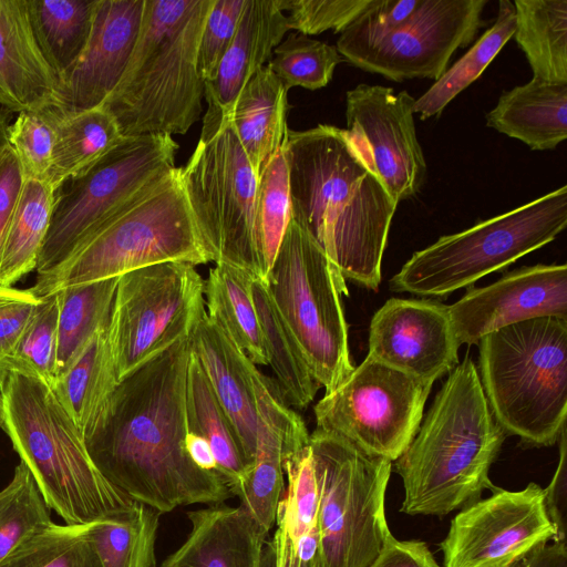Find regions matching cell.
Instances as JSON below:
<instances>
[{
  "label": "cell",
  "instance_id": "obj_1",
  "mask_svg": "<svg viewBox=\"0 0 567 567\" xmlns=\"http://www.w3.org/2000/svg\"><path fill=\"white\" fill-rule=\"evenodd\" d=\"M189 334L120 381L96 431L85 441L103 476L161 514L233 496L218 473L198 468L185 449Z\"/></svg>",
  "mask_w": 567,
  "mask_h": 567
},
{
  "label": "cell",
  "instance_id": "obj_2",
  "mask_svg": "<svg viewBox=\"0 0 567 567\" xmlns=\"http://www.w3.org/2000/svg\"><path fill=\"white\" fill-rule=\"evenodd\" d=\"M285 147L292 218L344 281L378 290L398 203L346 130L326 124L288 128Z\"/></svg>",
  "mask_w": 567,
  "mask_h": 567
},
{
  "label": "cell",
  "instance_id": "obj_3",
  "mask_svg": "<svg viewBox=\"0 0 567 567\" xmlns=\"http://www.w3.org/2000/svg\"><path fill=\"white\" fill-rule=\"evenodd\" d=\"M506 436L488 406L476 364L466 354L395 460L404 487L400 511L443 517L481 499L484 489L495 488L488 474Z\"/></svg>",
  "mask_w": 567,
  "mask_h": 567
},
{
  "label": "cell",
  "instance_id": "obj_4",
  "mask_svg": "<svg viewBox=\"0 0 567 567\" xmlns=\"http://www.w3.org/2000/svg\"><path fill=\"white\" fill-rule=\"evenodd\" d=\"M215 0H145L126 69L102 104L123 136L185 134L202 116L197 50Z\"/></svg>",
  "mask_w": 567,
  "mask_h": 567
},
{
  "label": "cell",
  "instance_id": "obj_5",
  "mask_svg": "<svg viewBox=\"0 0 567 567\" xmlns=\"http://www.w3.org/2000/svg\"><path fill=\"white\" fill-rule=\"evenodd\" d=\"M2 425L44 499L66 525L128 514L137 502L112 485L92 461L85 440L53 390L8 371L0 388Z\"/></svg>",
  "mask_w": 567,
  "mask_h": 567
},
{
  "label": "cell",
  "instance_id": "obj_6",
  "mask_svg": "<svg viewBox=\"0 0 567 567\" xmlns=\"http://www.w3.org/2000/svg\"><path fill=\"white\" fill-rule=\"evenodd\" d=\"M182 261L204 265L210 257L194 224L177 167L146 185L59 265L38 275L29 289L39 298L147 266Z\"/></svg>",
  "mask_w": 567,
  "mask_h": 567
},
{
  "label": "cell",
  "instance_id": "obj_7",
  "mask_svg": "<svg viewBox=\"0 0 567 567\" xmlns=\"http://www.w3.org/2000/svg\"><path fill=\"white\" fill-rule=\"evenodd\" d=\"M477 346L480 380L498 425L527 446L554 445L567 419V320L513 323Z\"/></svg>",
  "mask_w": 567,
  "mask_h": 567
},
{
  "label": "cell",
  "instance_id": "obj_8",
  "mask_svg": "<svg viewBox=\"0 0 567 567\" xmlns=\"http://www.w3.org/2000/svg\"><path fill=\"white\" fill-rule=\"evenodd\" d=\"M567 226V186L415 251L389 281L394 292L443 297L472 287L553 241Z\"/></svg>",
  "mask_w": 567,
  "mask_h": 567
},
{
  "label": "cell",
  "instance_id": "obj_9",
  "mask_svg": "<svg viewBox=\"0 0 567 567\" xmlns=\"http://www.w3.org/2000/svg\"><path fill=\"white\" fill-rule=\"evenodd\" d=\"M265 284L326 393L354 369L341 296L346 281L318 243L291 217Z\"/></svg>",
  "mask_w": 567,
  "mask_h": 567
},
{
  "label": "cell",
  "instance_id": "obj_10",
  "mask_svg": "<svg viewBox=\"0 0 567 567\" xmlns=\"http://www.w3.org/2000/svg\"><path fill=\"white\" fill-rule=\"evenodd\" d=\"M309 445L319 493L320 567H369L392 535L384 508L392 462L320 429Z\"/></svg>",
  "mask_w": 567,
  "mask_h": 567
},
{
  "label": "cell",
  "instance_id": "obj_11",
  "mask_svg": "<svg viewBox=\"0 0 567 567\" xmlns=\"http://www.w3.org/2000/svg\"><path fill=\"white\" fill-rule=\"evenodd\" d=\"M177 172L210 260L265 280L255 221L258 177L228 118L215 134L199 138Z\"/></svg>",
  "mask_w": 567,
  "mask_h": 567
},
{
  "label": "cell",
  "instance_id": "obj_12",
  "mask_svg": "<svg viewBox=\"0 0 567 567\" xmlns=\"http://www.w3.org/2000/svg\"><path fill=\"white\" fill-rule=\"evenodd\" d=\"M177 148L171 135L124 136L91 169L63 184L55 193L37 274L63 261L136 193L176 168Z\"/></svg>",
  "mask_w": 567,
  "mask_h": 567
},
{
  "label": "cell",
  "instance_id": "obj_13",
  "mask_svg": "<svg viewBox=\"0 0 567 567\" xmlns=\"http://www.w3.org/2000/svg\"><path fill=\"white\" fill-rule=\"evenodd\" d=\"M205 312L195 266L168 261L118 277L110 334L118 381L188 336Z\"/></svg>",
  "mask_w": 567,
  "mask_h": 567
},
{
  "label": "cell",
  "instance_id": "obj_14",
  "mask_svg": "<svg viewBox=\"0 0 567 567\" xmlns=\"http://www.w3.org/2000/svg\"><path fill=\"white\" fill-rule=\"evenodd\" d=\"M431 389L367 355L315 405L317 429L393 462L414 439Z\"/></svg>",
  "mask_w": 567,
  "mask_h": 567
},
{
  "label": "cell",
  "instance_id": "obj_15",
  "mask_svg": "<svg viewBox=\"0 0 567 567\" xmlns=\"http://www.w3.org/2000/svg\"><path fill=\"white\" fill-rule=\"evenodd\" d=\"M486 4V0H421L403 28L373 37L340 33L336 48L350 64L395 82L436 81L455 50L474 40L484 24Z\"/></svg>",
  "mask_w": 567,
  "mask_h": 567
},
{
  "label": "cell",
  "instance_id": "obj_16",
  "mask_svg": "<svg viewBox=\"0 0 567 567\" xmlns=\"http://www.w3.org/2000/svg\"><path fill=\"white\" fill-rule=\"evenodd\" d=\"M554 535L544 488L529 483L515 492L495 486L462 508L439 546L443 567H513Z\"/></svg>",
  "mask_w": 567,
  "mask_h": 567
},
{
  "label": "cell",
  "instance_id": "obj_17",
  "mask_svg": "<svg viewBox=\"0 0 567 567\" xmlns=\"http://www.w3.org/2000/svg\"><path fill=\"white\" fill-rule=\"evenodd\" d=\"M414 103L409 92L382 85L362 83L346 93V131L398 204L414 196L426 175Z\"/></svg>",
  "mask_w": 567,
  "mask_h": 567
},
{
  "label": "cell",
  "instance_id": "obj_18",
  "mask_svg": "<svg viewBox=\"0 0 567 567\" xmlns=\"http://www.w3.org/2000/svg\"><path fill=\"white\" fill-rule=\"evenodd\" d=\"M449 307L434 299L391 298L373 315L368 357L433 383L460 362Z\"/></svg>",
  "mask_w": 567,
  "mask_h": 567
},
{
  "label": "cell",
  "instance_id": "obj_19",
  "mask_svg": "<svg viewBox=\"0 0 567 567\" xmlns=\"http://www.w3.org/2000/svg\"><path fill=\"white\" fill-rule=\"evenodd\" d=\"M447 307L460 346L477 344L495 330L534 318L567 320V265L517 268L488 286L470 287Z\"/></svg>",
  "mask_w": 567,
  "mask_h": 567
},
{
  "label": "cell",
  "instance_id": "obj_20",
  "mask_svg": "<svg viewBox=\"0 0 567 567\" xmlns=\"http://www.w3.org/2000/svg\"><path fill=\"white\" fill-rule=\"evenodd\" d=\"M145 0H96L89 40L62 79L66 110L101 106L121 80L141 28Z\"/></svg>",
  "mask_w": 567,
  "mask_h": 567
},
{
  "label": "cell",
  "instance_id": "obj_21",
  "mask_svg": "<svg viewBox=\"0 0 567 567\" xmlns=\"http://www.w3.org/2000/svg\"><path fill=\"white\" fill-rule=\"evenodd\" d=\"M251 381L258 415L256 452L235 496L239 506L269 534L284 492L282 441L306 431L307 426L256 365Z\"/></svg>",
  "mask_w": 567,
  "mask_h": 567
},
{
  "label": "cell",
  "instance_id": "obj_22",
  "mask_svg": "<svg viewBox=\"0 0 567 567\" xmlns=\"http://www.w3.org/2000/svg\"><path fill=\"white\" fill-rule=\"evenodd\" d=\"M288 31L279 0H246L237 31L215 78L204 83L208 107L199 138L209 137L221 127L244 85L269 62Z\"/></svg>",
  "mask_w": 567,
  "mask_h": 567
},
{
  "label": "cell",
  "instance_id": "obj_23",
  "mask_svg": "<svg viewBox=\"0 0 567 567\" xmlns=\"http://www.w3.org/2000/svg\"><path fill=\"white\" fill-rule=\"evenodd\" d=\"M0 107L65 109L61 80L37 42L27 0H0Z\"/></svg>",
  "mask_w": 567,
  "mask_h": 567
},
{
  "label": "cell",
  "instance_id": "obj_24",
  "mask_svg": "<svg viewBox=\"0 0 567 567\" xmlns=\"http://www.w3.org/2000/svg\"><path fill=\"white\" fill-rule=\"evenodd\" d=\"M190 351L228 417L248 466L257 443L258 415L251 370L254 364L205 312L189 332Z\"/></svg>",
  "mask_w": 567,
  "mask_h": 567
},
{
  "label": "cell",
  "instance_id": "obj_25",
  "mask_svg": "<svg viewBox=\"0 0 567 567\" xmlns=\"http://www.w3.org/2000/svg\"><path fill=\"white\" fill-rule=\"evenodd\" d=\"M187 517L185 542L161 567H260L268 534L240 506L214 504Z\"/></svg>",
  "mask_w": 567,
  "mask_h": 567
},
{
  "label": "cell",
  "instance_id": "obj_26",
  "mask_svg": "<svg viewBox=\"0 0 567 567\" xmlns=\"http://www.w3.org/2000/svg\"><path fill=\"white\" fill-rule=\"evenodd\" d=\"M118 383L109 321L87 339L52 390L86 441L100 426Z\"/></svg>",
  "mask_w": 567,
  "mask_h": 567
},
{
  "label": "cell",
  "instance_id": "obj_27",
  "mask_svg": "<svg viewBox=\"0 0 567 567\" xmlns=\"http://www.w3.org/2000/svg\"><path fill=\"white\" fill-rule=\"evenodd\" d=\"M486 125L534 151L554 150L567 137V83L533 78L504 91L486 114Z\"/></svg>",
  "mask_w": 567,
  "mask_h": 567
},
{
  "label": "cell",
  "instance_id": "obj_28",
  "mask_svg": "<svg viewBox=\"0 0 567 567\" xmlns=\"http://www.w3.org/2000/svg\"><path fill=\"white\" fill-rule=\"evenodd\" d=\"M287 93L281 81L264 65L244 85L228 115L257 177L286 140Z\"/></svg>",
  "mask_w": 567,
  "mask_h": 567
},
{
  "label": "cell",
  "instance_id": "obj_29",
  "mask_svg": "<svg viewBox=\"0 0 567 567\" xmlns=\"http://www.w3.org/2000/svg\"><path fill=\"white\" fill-rule=\"evenodd\" d=\"M256 280L249 272L215 264L204 281L207 316L254 363L267 364L262 333L254 300Z\"/></svg>",
  "mask_w": 567,
  "mask_h": 567
},
{
  "label": "cell",
  "instance_id": "obj_30",
  "mask_svg": "<svg viewBox=\"0 0 567 567\" xmlns=\"http://www.w3.org/2000/svg\"><path fill=\"white\" fill-rule=\"evenodd\" d=\"M113 115L103 106L62 109L56 122L50 185L55 192L99 163L122 140Z\"/></svg>",
  "mask_w": 567,
  "mask_h": 567
},
{
  "label": "cell",
  "instance_id": "obj_31",
  "mask_svg": "<svg viewBox=\"0 0 567 567\" xmlns=\"http://www.w3.org/2000/svg\"><path fill=\"white\" fill-rule=\"evenodd\" d=\"M254 300L259 319L267 364L276 388L291 409L303 410L315 399L320 384L312 375L302 351L276 308L264 280H254Z\"/></svg>",
  "mask_w": 567,
  "mask_h": 567
},
{
  "label": "cell",
  "instance_id": "obj_32",
  "mask_svg": "<svg viewBox=\"0 0 567 567\" xmlns=\"http://www.w3.org/2000/svg\"><path fill=\"white\" fill-rule=\"evenodd\" d=\"M515 38L533 78L567 83V0H515Z\"/></svg>",
  "mask_w": 567,
  "mask_h": 567
},
{
  "label": "cell",
  "instance_id": "obj_33",
  "mask_svg": "<svg viewBox=\"0 0 567 567\" xmlns=\"http://www.w3.org/2000/svg\"><path fill=\"white\" fill-rule=\"evenodd\" d=\"M55 193L49 183L24 179L3 243L0 285L12 286L37 270L54 209Z\"/></svg>",
  "mask_w": 567,
  "mask_h": 567
},
{
  "label": "cell",
  "instance_id": "obj_34",
  "mask_svg": "<svg viewBox=\"0 0 567 567\" xmlns=\"http://www.w3.org/2000/svg\"><path fill=\"white\" fill-rule=\"evenodd\" d=\"M186 417L188 431L202 435L208 442L219 474L235 496L249 466L234 429L192 351L186 377Z\"/></svg>",
  "mask_w": 567,
  "mask_h": 567
},
{
  "label": "cell",
  "instance_id": "obj_35",
  "mask_svg": "<svg viewBox=\"0 0 567 567\" xmlns=\"http://www.w3.org/2000/svg\"><path fill=\"white\" fill-rule=\"evenodd\" d=\"M37 42L61 80L82 53L96 0H27Z\"/></svg>",
  "mask_w": 567,
  "mask_h": 567
},
{
  "label": "cell",
  "instance_id": "obj_36",
  "mask_svg": "<svg viewBox=\"0 0 567 567\" xmlns=\"http://www.w3.org/2000/svg\"><path fill=\"white\" fill-rule=\"evenodd\" d=\"M288 487L281 497L276 532L270 538L276 567H297L296 553L300 539L317 526L319 493L310 445L282 456Z\"/></svg>",
  "mask_w": 567,
  "mask_h": 567
},
{
  "label": "cell",
  "instance_id": "obj_37",
  "mask_svg": "<svg viewBox=\"0 0 567 567\" xmlns=\"http://www.w3.org/2000/svg\"><path fill=\"white\" fill-rule=\"evenodd\" d=\"M515 22L513 2L499 0L494 24L423 95L415 100L414 113H419L421 120L439 116L447 104L489 65L513 37Z\"/></svg>",
  "mask_w": 567,
  "mask_h": 567
},
{
  "label": "cell",
  "instance_id": "obj_38",
  "mask_svg": "<svg viewBox=\"0 0 567 567\" xmlns=\"http://www.w3.org/2000/svg\"><path fill=\"white\" fill-rule=\"evenodd\" d=\"M118 278L64 288L59 301L56 379L87 339L110 321Z\"/></svg>",
  "mask_w": 567,
  "mask_h": 567
},
{
  "label": "cell",
  "instance_id": "obj_39",
  "mask_svg": "<svg viewBox=\"0 0 567 567\" xmlns=\"http://www.w3.org/2000/svg\"><path fill=\"white\" fill-rule=\"evenodd\" d=\"M161 513L136 503L126 515L92 523L89 535L102 567H156Z\"/></svg>",
  "mask_w": 567,
  "mask_h": 567
},
{
  "label": "cell",
  "instance_id": "obj_40",
  "mask_svg": "<svg viewBox=\"0 0 567 567\" xmlns=\"http://www.w3.org/2000/svg\"><path fill=\"white\" fill-rule=\"evenodd\" d=\"M51 508L23 462L0 491V561L33 535L53 525Z\"/></svg>",
  "mask_w": 567,
  "mask_h": 567
},
{
  "label": "cell",
  "instance_id": "obj_41",
  "mask_svg": "<svg viewBox=\"0 0 567 567\" xmlns=\"http://www.w3.org/2000/svg\"><path fill=\"white\" fill-rule=\"evenodd\" d=\"M89 526L53 524L14 548L0 567H102Z\"/></svg>",
  "mask_w": 567,
  "mask_h": 567
},
{
  "label": "cell",
  "instance_id": "obj_42",
  "mask_svg": "<svg viewBox=\"0 0 567 567\" xmlns=\"http://www.w3.org/2000/svg\"><path fill=\"white\" fill-rule=\"evenodd\" d=\"M289 166L285 142L265 163L257 182L255 221L260 250L269 270L291 219Z\"/></svg>",
  "mask_w": 567,
  "mask_h": 567
},
{
  "label": "cell",
  "instance_id": "obj_43",
  "mask_svg": "<svg viewBox=\"0 0 567 567\" xmlns=\"http://www.w3.org/2000/svg\"><path fill=\"white\" fill-rule=\"evenodd\" d=\"M58 296L40 299L11 355L1 364L7 371L39 379L51 389L56 381Z\"/></svg>",
  "mask_w": 567,
  "mask_h": 567
},
{
  "label": "cell",
  "instance_id": "obj_44",
  "mask_svg": "<svg viewBox=\"0 0 567 567\" xmlns=\"http://www.w3.org/2000/svg\"><path fill=\"white\" fill-rule=\"evenodd\" d=\"M341 61L336 47L291 33L275 48L267 65L287 91L293 86L318 90L330 82Z\"/></svg>",
  "mask_w": 567,
  "mask_h": 567
},
{
  "label": "cell",
  "instance_id": "obj_45",
  "mask_svg": "<svg viewBox=\"0 0 567 567\" xmlns=\"http://www.w3.org/2000/svg\"><path fill=\"white\" fill-rule=\"evenodd\" d=\"M62 109L18 113L7 130V143L14 152L24 179L50 184L56 122Z\"/></svg>",
  "mask_w": 567,
  "mask_h": 567
},
{
  "label": "cell",
  "instance_id": "obj_46",
  "mask_svg": "<svg viewBox=\"0 0 567 567\" xmlns=\"http://www.w3.org/2000/svg\"><path fill=\"white\" fill-rule=\"evenodd\" d=\"M372 0H279L281 10L288 11V28L306 35L327 30L342 32Z\"/></svg>",
  "mask_w": 567,
  "mask_h": 567
},
{
  "label": "cell",
  "instance_id": "obj_47",
  "mask_svg": "<svg viewBox=\"0 0 567 567\" xmlns=\"http://www.w3.org/2000/svg\"><path fill=\"white\" fill-rule=\"evenodd\" d=\"M246 0H215L204 25L197 68L202 80L212 81L237 31Z\"/></svg>",
  "mask_w": 567,
  "mask_h": 567
},
{
  "label": "cell",
  "instance_id": "obj_48",
  "mask_svg": "<svg viewBox=\"0 0 567 567\" xmlns=\"http://www.w3.org/2000/svg\"><path fill=\"white\" fill-rule=\"evenodd\" d=\"M39 301L30 289L0 285V363L11 355Z\"/></svg>",
  "mask_w": 567,
  "mask_h": 567
},
{
  "label": "cell",
  "instance_id": "obj_49",
  "mask_svg": "<svg viewBox=\"0 0 567 567\" xmlns=\"http://www.w3.org/2000/svg\"><path fill=\"white\" fill-rule=\"evenodd\" d=\"M23 182L20 163L6 141L0 144V260L7 230Z\"/></svg>",
  "mask_w": 567,
  "mask_h": 567
},
{
  "label": "cell",
  "instance_id": "obj_50",
  "mask_svg": "<svg viewBox=\"0 0 567 567\" xmlns=\"http://www.w3.org/2000/svg\"><path fill=\"white\" fill-rule=\"evenodd\" d=\"M559 461L555 474L544 489L545 507L551 522L555 535L553 542L566 543V508H567V437L566 429L559 436Z\"/></svg>",
  "mask_w": 567,
  "mask_h": 567
},
{
  "label": "cell",
  "instance_id": "obj_51",
  "mask_svg": "<svg viewBox=\"0 0 567 567\" xmlns=\"http://www.w3.org/2000/svg\"><path fill=\"white\" fill-rule=\"evenodd\" d=\"M369 567H441L424 542L391 535Z\"/></svg>",
  "mask_w": 567,
  "mask_h": 567
},
{
  "label": "cell",
  "instance_id": "obj_52",
  "mask_svg": "<svg viewBox=\"0 0 567 567\" xmlns=\"http://www.w3.org/2000/svg\"><path fill=\"white\" fill-rule=\"evenodd\" d=\"M523 567H567L565 542H553L533 550L523 560Z\"/></svg>",
  "mask_w": 567,
  "mask_h": 567
},
{
  "label": "cell",
  "instance_id": "obj_53",
  "mask_svg": "<svg viewBox=\"0 0 567 567\" xmlns=\"http://www.w3.org/2000/svg\"><path fill=\"white\" fill-rule=\"evenodd\" d=\"M185 449L189 458L198 468L219 474L214 453L202 435L188 431L185 439Z\"/></svg>",
  "mask_w": 567,
  "mask_h": 567
},
{
  "label": "cell",
  "instance_id": "obj_54",
  "mask_svg": "<svg viewBox=\"0 0 567 567\" xmlns=\"http://www.w3.org/2000/svg\"><path fill=\"white\" fill-rule=\"evenodd\" d=\"M260 567H276L275 548L271 539H267L264 546ZM319 567V566H312Z\"/></svg>",
  "mask_w": 567,
  "mask_h": 567
},
{
  "label": "cell",
  "instance_id": "obj_55",
  "mask_svg": "<svg viewBox=\"0 0 567 567\" xmlns=\"http://www.w3.org/2000/svg\"><path fill=\"white\" fill-rule=\"evenodd\" d=\"M7 370L4 369V367L0 363V388H1V384L6 378V374H7Z\"/></svg>",
  "mask_w": 567,
  "mask_h": 567
},
{
  "label": "cell",
  "instance_id": "obj_56",
  "mask_svg": "<svg viewBox=\"0 0 567 567\" xmlns=\"http://www.w3.org/2000/svg\"><path fill=\"white\" fill-rule=\"evenodd\" d=\"M2 422H3V408H2V399H1V394H0V426L2 425Z\"/></svg>",
  "mask_w": 567,
  "mask_h": 567
}]
</instances>
